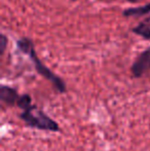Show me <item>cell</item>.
<instances>
[{
	"mask_svg": "<svg viewBox=\"0 0 150 151\" xmlns=\"http://www.w3.org/2000/svg\"><path fill=\"white\" fill-rule=\"evenodd\" d=\"M133 32L146 39H150V19L147 18L144 22L140 23L138 26L133 29Z\"/></svg>",
	"mask_w": 150,
	"mask_h": 151,
	"instance_id": "5",
	"label": "cell"
},
{
	"mask_svg": "<svg viewBox=\"0 0 150 151\" xmlns=\"http://www.w3.org/2000/svg\"><path fill=\"white\" fill-rule=\"evenodd\" d=\"M18 45H19V48H20L22 52H26V54H28L29 56H30V58L32 59L33 63H34L35 69H36V71L40 75L43 76L45 79H47L48 81L52 82V86H55V88H56L59 93H63L66 91V84H65V82L63 81L59 76H57L55 73H52L44 64L41 63V61H39V59L37 58L36 52H35L34 47H33L30 40H28L27 38H23V39L18 41Z\"/></svg>",
	"mask_w": 150,
	"mask_h": 151,
	"instance_id": "2",
	"label": "cell"
},
{
	"mask_svg": "<svg viewBox=\"0 0 150 151\" xmlns=\"http://www.w3.org/2000/svg\"><path fill=\"white\" fill-rule=\"evenodd\" d=\"M132 73L135 77H141L150 71V47L142 52L132 65Z\"/></svg>",
	"mask_w": 150,
	"mask_h": 151,
	"instance_id": "3",
	"label": "cell"
},
{
	"mask_svg": "<svg viewBox=\"0 0 150 151\" xmlns=\"http://www.w3.org/2000/svg\"><path fill=\"white\" fill-rule=\"evenodd\" d=\"M17 105H18L19 107L23 110H24L25 108L28 107V106L32 105V99H31L30 95L25 93V95L21 96L20 99H19V101H18V103H17Z\"/></svg>",
	"mask_w": 150,
	"mask_h": 151,
	"instance_id": "7",
	"label": "cell"
},
{
	"mask_svg": "<svg viewBox=\"0 0 150 151\" xmlns=\"http://www.w3.org/2000/svg\"><path fill=\"white\" fill-rule=\"evenodd\" d=\"M148 19H150V17H149V18H148Z\"/></svg>",
	"mask_w": 150,
	"mask_h": 151,
	"instance_id": "9",
	"label": "cell"
},
{
	"mask_svg": "<svg viewBox=\"0 0 150 151\" xmlns=\"http://www.w3.org/2000/svg\"><path fill=\"white\" fill-rule=\"evenodd\" d=\"M21 96H19L18 91L14 88L7 86H0V100L6 106H14L18 103Z\"/></svg>",
	"mask_w": 150,
	"mask_h": 151,
	"instance_id": "4",
	"label": "cell"
},
{
	"mask_svg": "<svg viewBox=\"0 0 150 151\" xmlns=\"http://www.w3.org/2000/svg\"><path fill=\"white\" fill-rule=\"evenodd\" d=\"M20 118L27 124V127L40 131L59 132L60 127L52 118L45 114L41 109H38L35 105H30L23 110Z\"/></svg>",
	"mask_w": 150,
	"mask_h": 151,
	"instance_id": "1",
	"label": "cell"
},
{
	"mask_svg": "<svg viewBox=\"0 0 150 151\" xmlns=\"http://www.w3.org/2000/svg\"><path fill=\"white\" fill-rule=\"evenodd\" d=\"M6 46V37L4 35H1V52H3Z\"/></svg>",
	"mask_w": 150,
	"mask_h": 151,
	"instance_id": "8",
	"label": "cell"
},
{
	"mask_svg": "<svg viewBox=\"0 0 150 151\" xmlns=\"http://www.w3.org/2000/svg\"><path fill=\"white\" fill-rule=\"evenodd\" d=\"M150 12V3L146 5L140 6V7L135 8H128L123 12V16L130 17V16H142V14H147Z\"/></svg>",
	"mask_w": 150,
	"mask_h": 151,
	"instance_id": "6",
	"label": "cell"
}]
</instances>
